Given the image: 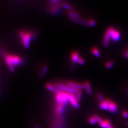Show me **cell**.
Listing matches in <instances>:
<instances>
[{
  "instance_id": "d6a6232c",
  "label": "cell",
  "mask_w": 128,
  "mask_h": 128,
  "mask_svg": "<svg viewBox=\"0 0 128 128\" xmlns=\"http://www.w3.org/2000/svg\"><path fill=\"white\" fill-rule=\"evenodd\" d=\"M126 93H127V95L128 98V88H127L126 89Z\"/></svg>"
},
{
  "instance_id": "5bb4252c",
  "label": "cell",
  "mask_w": 128,
  "mask_h": 128,
  "mask_svg": "<svg viewBox=\"0 0 128 128\" xmlns=\"http://www.w3.org/2000/svg\"><path fill=\"white\" fill-rule=\"evenodd\" d=\"M85 90L87 94H88L89 95H91L92 94V91H91V86L90 83L89 82L87 81L85 83Z\"/></svg>"
},
{
  "instance_id": "7402d4cb",
  "label": "cell",
  "mask_w": 128,
  "mask_h": 128,
  "mask_svg": "<svg viewBox=\"0 0 128 128\" xmlns=\"http://www.w3.org/2000/svg\"><path fill=\"white\" fill-rule=\"evenodd\" d=\"M115 31V30L114 29V28H113L112 27H110L107 30L106 32L110 35V36L111 37V36L113 34V33Z\"/></svg>"
},
{
  "instance_id": "603a6c76",
  "label": "cell",
  "mask_w": 128,
  "mask_h": 128,
  "mask_svg": "<svg viewBox=\"0 0 128 128\" xmlns=\"http://www.w3.org/2000/svg\"><path fill=\"white\" fill-rule=\"evenodd\" d=\"M89 122L91 125H95L96 123H97V122H96L95 119L93 117V116L91 117L90 118H89Z\"/></svg>"
},
{
  "instance_id": "5b68a950",
  "label": "cell",
  "mask_w": 128,
  "mask_h": 128,
  "mask_svg": "<svg viewBox=\"0 0 128 128\" xmlns=\"http://www.w3.org/2000/svg\"><path fill=\"white\" fill-rule=\"evenodd\" d=\"M68 99L69 102L73 106L74 108L76 109H79L80 107L79 102L76 100L75 97V95L73 93H68Z\"/></svg>"
},
{
  "instance_id": "ffe728a7",
  "label": "cell",
  "mask_w": 128,
  "mask_h": 128,
  "mask_svg": "<svg viewBox=\"0 0 128 128\" xmlns=\"http://www.w3.org/2000/svg\"><path fill=\"white\" fill-rule=\"evenodd\" d=\"M114 65L113 61H110L107 62L105 64V67L107 69H110L111 67H113Z\"/></svg>"
},
{
  "instance_id": "44dd1931",
  "label": "cell",
  "mask_w": 128,
  "mask_h": 128,
  "mask_svg": "<svg viewBox=\"0 0 128 128\" xmlns=\"http://www.w3.org/2000/svg\"><path fill=\"white\" fill-rule=\"evenodd\" d=\"M93 117L95 119L96 122H97V123H98L99 124H100L101 122L103 121V120L101 118H100L99 116H97V115H93Z\"/></svg>"
},
{
  "instance_id": "30bf717a",
  "label": "cell",
  "mask_w": 128,
  "mask_h": 128,
  "mask_svg": "<svg viewBox=\"0 0 128 128\" xmlns=\"http://www.w3.org/2000/svg\"><path fill=\"white\" fill-rule=\"evenodd\" d=\"M79 58V54L77 51L73 52L71 55V60L73 64L77 62Z\"/></svg>"
},
{
  "instance_id": "9a60e30c",
  "label": "cell",
  "mask_w": 128,
  "mask_h": 128,
  "mask_svg": "<svg viewBox=\"0 0 128 128\" xmlns=\"http://www.w3.org/2000/svg\"><path fill=\"white\" fill-rule=\"evenodd\" d=\"M56 110L58 114H62L65 111V106L58 104L56 108Z\"/></svg>"
},
{
  "instance_id": "ba28073f",
  "label": "cell",
  "mask_w": 128,
  "mask_h": 128,
  "mask_svg": "<svg viewBox=\"0 0 128 128\" xmlns=\"http://www.w3.org/2000/svg\"><path fill=\"white\" fill-rule=\"evenodd\" d=\"M46 88H47V90H48L49 91L52 92H54L56 94H57L59 92H61V91H60L59 90L57 89L54 85H52L51 84H47L46 85Z\"/></svg>"
},
{
  "instance_id": "83f0119b",
  "label": "cell",
  "mask_w": 128,
  "mask_h": 128,
  "mask_svg": "<svg viewBox=\"0 0 128 128\" xmlns=\"http://www.w3.org/2000/svg\"><path fill=\"white\" fill-rule=\"evenodd\" d=\"M122 116L125 118L127 119H128V112L127 111H124L122 112Z\"/></svg>"
},
{
  "instance_id": "e0dca14e",
  "label": "cell",
  "mask_w": 128,
  "mask_h": 128,
  "mask_svg": "<svg viewBox=\"0 0 128 128\" xmlns=\"http://www.w3.org/2000/svg\"><path fill=\"white\" fill-rule=\"evenodd\" d=\"M91 53H92V54L94 55V56H95L97 57H99L101 56L100 53L99 52V51H98V49L96 48H93L91 49Z\"/></svg>"
},
{
  "instance_id": "4fadbf2b",
  "label": "cell",
  "mask_w": 128,
  "mask_h": 128,
  "mask_svg": "<svg viewBox=\"0 0 128 128\" xmlns=\"http://www.w3.org/2000/svg\"><path fill=\"white\" fill-rule=\"evenodd\" d=\"M99 107L102 110H109V105L106 100H104V102L100 103L99 104Z\"/></svg>"
},
{
  "instance_id": "1f68e13d",
  "label": "cell",
  "mask_w": 128,
  "mask_h": 128,
  "mask_svg": "<svg viewBox=\"0 0 128 128\" xmlns=\"http://www.w3.org/2000/svg\"><path fill=\"white\" fill-rule=\"evenodd\" d=\"M125 57L126 58H128V50L127 51V52L126 53V54H125Z\"/></svg>"
},
{
  "instance_id": "cb8c5ba5",
  "label": "cell",
  "mask_w": 128,
  "mask_h": 128,
  "mask_svg": "<svg viewBox=\"0 0 128 128\" xmlns=\"http://www.w3.org/2000/svg\"><path fill=\"white\" fill-rule=\"evenodd\" d=\"M97 97L98 100L100 102V103L103 102L104 101V97L101 94V93H98L97 95Z\"/></svg>"
},
{
  "instance_id": "7c38bea8",
  "label": "cell",
  "mask_w": 128,
  "mask_h": 128,
  "mask_svg": "<svg viewBox=\"0 0 128 128\" xmlns=\"http://www.w3.org/2000/svg\"><path fill=\"white\" fill-rule=\"evenodd\" d=\"M121 37V35L119 31H115L113 34L111 36V38L112 40L114 41H118L120 40Z\"/></svg>"
},
{
  "instance_id": "f1b7e54d",
  "label": "cell",
  "mask_w": 128,
  "mask_h": 128,
  "mask_svg": "<svg viewBox=\"0 0 128 128\" xmlns=\"http://www.w3.org/2000/svg\"><path fill=\"white\" fill-rule=\"evenodd\" d=\"M71 20L73 22L77 23H80L81 21V20L79 18H71Z\"/></svg>"
},
{
  "instance_id": "9c48e42d",
  "label": "cell",
  "mask_w": 128,
  "mask_h": 128,
  "mask_svg": "<svg viewBox=\"0 0 128 128\" xmlns=\"http://www.w3.org/2000/svg\"><path fill=\"white\" fill-rule=\"evenodd\" d=\"M110 38H111V37L110 36V35L107 32H106L104 36V42H103L104 46L106 48L108 47Z\"/></svg>"
},
{
  "instance_id": "8992f818",
  "label": "cell",
  "mask_w": 128,
  "mask_h": 128,
  "mask_svg": "<svg viewBox=\"0 0 128 128\" xmlns=\"http://www.w3.org/2000/svg\"><path fill=\"white\" fill-rule=\"evenodd\" d=\"M67 85L71 87V88H73L74 89L77 90H82L85 89V84H81V83H75L73 82H68Z\"/></svg>"
},
{
  "instance_id": "f546056e",
  "label": "cell",
  "mask_w": 128,
  "mask_h": 128,
  "mask_svg": "<svg viewBox=\"0 0 128 128\" xmlns=\"http://www.w3.org/2000/svg\"><path fill=\"white\" fill-rule=\"evenodd\" d=\"M80 23L82 24L83 25H85V26H88V22H87L85 20H81V21H80Z\"/></svg>"
},
{
  "instance_id": "4dcf8cb0",
  "label": "cell",
  "mask_w": 128,
  "mask_h": 128,
  "mask_svg": "<svg viewBox=\"0 0 128 128\" xmlns=\"http://www.w3.org/2000/svg\"><path fill=\"white\" fill-rule=\"evenodd\" d=\"M34 128H41V127L39 126V125H35V126H34Z\"/></svg>"
},
{
  "instance_id": "7a4b0ae2",
  "label": "cell",
  "mask_w": 128,
  "mask_h": 128,
  "mask_svg": "<svg viewBox=\"0 0 128 128\" xmlns=\"http://www.w3.org/2000/svg\"><path fill=\"white\" fill-rule=\"evenodd\" d=\"M20 38L23 43V45L26 49H28L29 47L31 40L32 38H35L36 33H25L23 31H20L19 33Z\"/></svg>"
},
{
  "instance_id": "e575fe53",
  "label": "cell",
  "mask_w": 128,
  "mask_h": 128,
  "mask_svg": "<svg viewBox=\"0 0 128 128\" xmlns=\"http://www.w3.org/2000/svg\"><path fill=\"white\" fill-rule=\"evenodd\" d=\"M110 128H113V127H110Z\"/></svg>"
},
{
  "instance_id": "6da1fadb",
  "label": "cell",
  "mask_w": 128,
  "mask_h": 128,
  "mask_svg": "<svg viewBox=\"0 0 128 128\" xmlns=\"http://www.w3.org/2000/svg\"><path fill=\"white\" fill-rule=\"evenodd\" d=\"M4 58L7 65L12 72L15 71L14 67L20 65L23 61L20 57L14 55H7Z\"/></svg>"
},
{
  "instance_id": "ac0fdd59",
  "label": "cell",
  "mask_w": 128,
  "mask_h": 128,
  "mask_svg": "<svg viewBox=\"0 0 128 128\" xmlns=\"http://www.w3.org/2000/svg\"><path fill=\"white\" fill-rule=\"evenodd\" d=\"M68 15L71 18H79L80 17V15L75 12H68Z\"/></svg>"
},
{
  "instance_id": "277c9868",
  "label": "cell",
  "mask_w": 128,
  "mask_h": 128,
  "mask_svg": "<svg viewBox=\"0 0 128 128\" xmlns=\"http://www.w3.org/2000/svg\"><path fill=\"white\" fill-rule=\"evenodd\" d=\"M55 87L60 91L63 92H65L67 93H71L75 94L76 92H77L78 90L74 89L73 88H71L68 85H65L60 84H57L55 85Z\"/></svg>"
},
{
  "instance_id": "4316f807",
  "label": "cell",
  "mask_w": 128,
  "mask_h": 128,
  "mask_svg": "<svg viewBox=\"0 0 128 128\" xmlns=\"http://www.w3.org/2000/svg\"><path fill=\"white\" fill-rule=\"evenodd\" d=\"M63 7L67 10H70L72 9V7L67 3H64L63 4Z\"/></svg>"
},
{
  "instance_id": "2e32d148",
  "label": "cell",
  "mask_w": 128,
  "mask_h": 128,
  "mask_svg": "<svg viewBox=\"0 0 128 128\" xmlns=\"http://www.w3.org/2000/svg\"><path fill=\"white\" fill-rule=\"evenodd\" d=\"M48 68H49V67L47 66H45L43 67L42 70H41L40 73H39V77H40L42 78L46 74V73L47 72V71L48 70Z\"/></svg>"
},
{
  "instance_id": "52a82bcc",
  "label": "cell",
  "mask_w": 128,
  "mask_h": 128,
  "mask_svg": "<svg viewBox=\"0 0 128 128\" xmlns=\"http://www.w3.org/2000/svg\"><path fill=\"white\" fill-rule=\"evenodd\" d=\"M109 105V110L110 112L112 113H116L118 111V108L116 104L109 100H106Z\"/></svg>"
},
{
  "instance_id": "d4e9b609",
  "label": "cell",
  "mask_w": 128,
  "mask_h": 128,
  "mask_svg": "<svg viewBox=\"0 0 128 128\" xmlns=\"http://www.w3.org/2000/svg\"><path fill=\"white\" fill-rule=\"evenodd\" d=\"M88 24L91 27H94L96 25V21L93 19H91L88 21Z\"/></svg>"
},
{
  "instance_id": "d6986e66",
  "label": "cell",
  "mask_w": 128,
  "mask_h": 128,
  "mask_svg": "<svg viewBox=\"0 0 128 128\" xmlns=\"http://www.w3.org/2000/svg\"><path fill=\"white\" fill-rule=\"evenodd\" d=\"M82 91L81 90H79L77 92H76L75 94V97L76 98V100L79 102L80 101H81V97H82Z\"/></svg>"
},
{
  "instance_id": "836d02e7",
  "label": "cell",
  "mask_w": 128,
  "mask_h": 128,
  "mask_svg": "<svg viewBox=\"0 0 128 128\" xmlns=\"http://www.w3.org/2000/svg\"><path fill=\"white\" fill-rule=\"evenodd\" d=\"M126 125L127 126V127H128V122H127L126 123Z\"/></svg>"
},
{
  "instance_id": "484cf974",
  "label": "cell",
  "mask_w": 128,
  "mask_h": 128,
  "mask_svg": "<svg viewBox=\"0 0 128 128\" xmlns=\"http://www.w3.org/2000/svg\"><path fill=\"white\" fill-rule=\"evenodd\" d=\"M77 63H78L79 64H80V65H83L85 64V60H84L82 58L80 57L79 58V59H78V60Z\"/></svg>"
},
{
  "instance_id": "8fae6325",
  "label": "cell",
  "mask_w": 128,
  "mask_h": 128,
  "mask_svg": "<svg viewBox=\"0 0 128 128\" xmlns=\"http://www.w3.org/2000/svg\"><path fill=\"white\" fill-rule=\"evenodd\" d=\"M99 125L102 128H110L111 127V124L110 121L108 120H103Z\"/></svg>"
},
{
  "instance_id": "3957f363",
  "label": "cell",
  "mask_w": 128,
  "mask_h": 128,
  "mask_svg": "<svg viewBox=\"0 0 128 128\" xmlns=\"http://www.w3.org/2000/svg\"><path fill=\"white\" fill-rule=\"evenodd\" d=\"M56 101L58 104L65 106L69 102L68 93L65 92L61 91L60 92L56 94Z\"/></svg>"
}]
</instances>
